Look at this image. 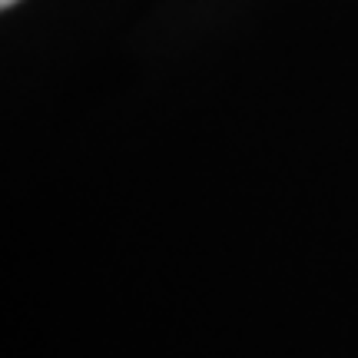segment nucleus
<instances>
[{
    "mask_svg": "<svg viewBox=\"0 0 358 358\" xmlns=\"http://www.w3.org/2000/svg\"><path fill=\"white\" fill-rule=\"evenodd\" d=\"M0 3H3V7H13V3H17V0H0Z\"/></svg>",
    "mask_w": 358,
    "mask_h": 358,
    "instance_id": "1",
    "label": "nucleus"
}]
</instances>
